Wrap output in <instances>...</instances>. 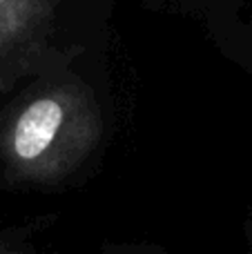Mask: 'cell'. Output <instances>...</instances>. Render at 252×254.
Wrapping results in <instances>:
<instances>
[{
  "mask_svg": "<svg viewBox=\"0 0 252 254\" xmlns=\"http://www.w3.org/2000/svg\"><path fill=\"white\" fill-rule=\"evenodd\" d=\"M103 114L92 87L76 74H49L0 119V167L18 185H54L98 147Z\"/></svg>",
  "mask_w": 252,
  "mask_h": 254,
  "instance_id": "1",
  "label": "cell"
},
{
  "mask_svg": "<svg viewBox=\"0 0 252 254\" xmlns=\"http://www.w3.org/2000/svg\"><path fill=\"white\" fill-rule=\"evenodd\" d=\"M58 7L61 0H0V92L45 67Z\"/></svg>",
  "mask_w": 252,
  "mask_h": 254,
  "instance_id": "2",
  "label": "cell"
},
{
  "mask_svg": "<svg viewBox=\"0 0 252 254\" xmlns=\"http://www.w3.org/2000/svg\"><path fill=\"white\" fill-rule=\"evenodd\" d=\"M0 254H22V252L11 250V248H0Z\"/></svg>",
  "mask_w": 252,
  "mask_h": 254,
  "instance_id": "3",
  "label": "cell"
}]
</instances>
